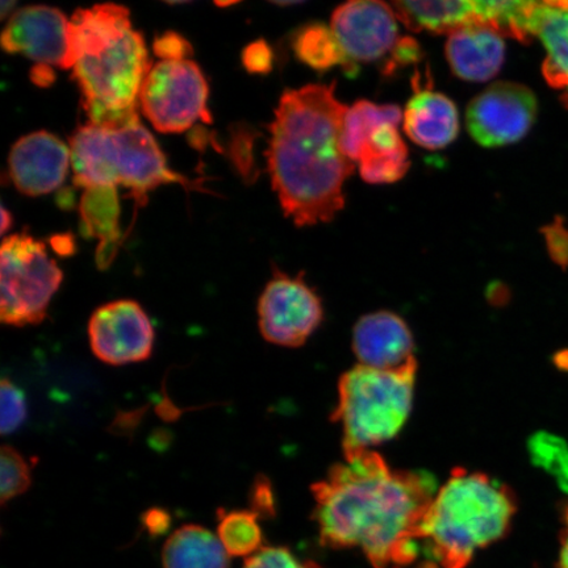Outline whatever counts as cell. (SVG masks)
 Masks as SVG:
<instances>
[{
    "mask_svg": "<svg viewBox=\"0 0 568 568\" xmlns=\"http://www.w3.org/2000/svg\"><path fill=\"white\" fill-rule=\"evenodd\" d=\"M436 494L429 474L394 470L374 450L353 454L312 486L320 539L359 548L375 568L408 567Z\"/></svg>",
    "mask_w": 568,
    "mask_h": 568,
    "instance_id": "6da1fadb",
    "label": "cell"
},
{
    "mask_svg": "<svg viewBox=\"0 0 568 568\" xmlns=\"http://www.w3.org/2000/svg\"><path fill=\"white\" fill-rule=\"evenodd\" d=\"M347 109L335 83L284 91L275 109L268 173L284 215L297 226L329 223L344 209V183L354 172L341 149Z\"/></svg>",
    "mask_w": 568,
    "mask_h": 568,
    "instance_id": "7a4b0ae2",
    "label": "cell"
},
{
    "mask_svg": "<svg viewBox=\"0 0 568 568\" xmlns=\"http://www.w3.org/2000/svg\"><path fill=\"white\" fill-rule=\"evenodd\" d=\"M69 34L71 69L89 124L139 123L140 92L152 65L144 39L133 30L130 10L115 3L77 10Z\"/></svg>",
    "mask_w": 568,
    "mask_h": 568,
    "instance_id": "3957f363",
    "label": "cell"
},
{
    "mask_svg": "<svg viewBox=\"0 0 568 568\" xmlns=\"http://www.w3.org/2000/svg\"><path fill=\"white\" fill-rule=\"evenodd\" d=\"M516 513V495L507 485L486 474L456 468L425 516L428 564L466 568L475 552L507 536Z\"/></svg>",
    "mask_w": 568,
    "mask_h": 568,
    "instance_id": "277c9868",
    "label": "cell"
},
{
    "mask_svg": "<svg viewBox=\"0 0 568 568\" xmlns=\"http://www.w3.org/2000/svg\"><path fill=\"white\" fill-rule=\"evenodd\" d=\"M70 152L78 187L124 186L139 205L162 184L187 183L169 169L158 142L140 122L122 128L83 125L70 139Z\"/></svg>",
    "mask_w": 568,
    "mask_h": 568,
    "instance_id": "5b68a950",
    "label": "cell"
},
{
    "mask_svg": "<svg viewBox=\"0 0 568 568\" xmlns=\"http://www.w3.org/2000/svg\"><path fill=\"white\" fill-rule=\"evenodd\" d=\"M417 366L399 372L355 366L338 382L333 422L343 428L345 457L393 439L414 403Z\"/></svg>",
    "mask_w": 568,
    "mask_h": 568,
    "instance_id": "8992f818",
    "label": "cell"
},
{
    "mask_svg": "<svg viewBox=\"0 0 568 568\" xmlns=\"http://www.w3.org/2000/svg\"><path fill=\"white\" fill-rule=\"evenodd\" d=\"M63 281L62 270L41 241L12 234L0 248V320L4 325H39Z\"/></svg>",
    "mask_w": 568,
    "mask_h": 568,
    "instance_id": "52a82bcc",
    "label": "cell"
},
{
    "mask_svg": "<svg viewBox=\"0 0 568 568\" xmlns=\"http://www.w3.org/2000/svg\"><path fill=\"white\" fill-rule=\"evenodd\" d=\"M209 83L194 61H160L142 83V113L162 133H181L197 120L211 123Z\"/></svg>",
    "mask_w": 568,
    "mask_h": 568,
    "instance_id": "ba28073f",
    "label": "cell"
},
{
    "mask_svg": "<svg viewBox=\"0 0 568 568\" xmlns=\"http://www.w3.org/2000/svg\"><path fill=\"white\" fill-rule=\"evenodd\" d=\"M258 328L267 343L300 347L324 318L322 300L303 275L276 273L258 301Z\"/></svg>",
    "mask_w": 568,
    "mask_h": 568,
    "instance_id": "9c48e42d",
    "label": "cell"
},
{
    "mask_svg": "<svg viewBox=\"0 0 568 568\" xmlns=\"http://www.w3.org/2000/svg\"><path fill=\"white\" fill-rule=\"evenodd\" d=\"M536 116L535 92L521 83L496 82L473 99L466 123L478 144L499 148L527 136Z\"/></svg>",
    "mask_w": 568,
    "mask_h": 568,
    "instance_id": "30bf717a",
    "label": "cell"
},
{
    "mask_svg": "<svg viewBox=\"0 0 568 568\" xmlns=\"http://www.w3.org/2000/svg\"><path fill=\"white\" fill-rule=\"evenodd\" d=\"M88 333L91 352L110 366L140 364L151 358L154 349V326L134 301H115L97 308Z\"/></svg>",
    "mask_w": 568,
    "mask_h": 568,
    "instance_id": "8fae6325",
    "label": "cell"
},
{
    "mask_svg": "<svg viewBox=\"0 0 568 568\" xmlns=\"http://www.w3.org/2000/svg\"><path fill=\"white\" fill-rule=\"evenodd\" d=\"M70 19L49 6H27L11 13L2 33L7 53L24 54L38 65L71 68Z\"/></svg>",
    "mask_w": 568,
    "mask_h": 568,
    "instance_id": "7c38bea8",
    "label": "cell"
},
{
    "mask_svg": "<svg viewBox=\"0 0 568 568\" xmlns=\"http://www.w3.org/2000/svg\"><path fill=\"white\" fill-rule=\"evenodd\" d=\"M331 30L355 70V63L375 62L390 52L399 40L397 18L390 4L357 0L337 7Z\"/></svg>",
    "mask_w": 568,
    "mask_h": 568,
    "instance_id": "4fadbf2b",
    "label": "cell"
},
{
    "mask_svg": "<svg viewBox=\"0 0 568 568\" xmlns=\"http://www.w3.org/2000/svg\"><path fill=\"white\" fill-rule=\"evenodd\" d=\"M69 166L70 146L45 131L18 140L9 159L11 180L20 193L28 196L45 195L59 189Z\"/></svg>",
    "mask_w": 568,
    "mask_h": 568,
    "instance_id": "5bb4252c",
    "label": "cell"
},
{
    "mask_svg": "<svg viewBox=\"0 0 568 568\" xmlns=\"http://www.w3.org/2000/svg\"><path fill=\"white\" fill-rule=\"evenodd\" d=\"M353 351L359 365L376 371L399 372L417 366L414 336L394 312L379 311L359 318L353 331Z\"/></svg>",
    "mask_w": 568,
    "mask_h": 568,
    "instance_id": "9a60e30c",
    "label": "cell"
},
{
    "mask_svg": "<svg viewBox=\"0 0 568 568\" xmlns=\"http://www.w3.org/2000/svg\"><path fill=\"white\" fill-rule=\"evenodd\" d=\"M415 95L403 113L404 131L416 145L437 151L450 145L459 132V113L450 98L414 81Z\"/></svg>",
    "mask_w": 568,
    "mask_h": 568,
    "instance_id": "2e32d148",
    "label": "cell"
},
{
    "mask_svg": "<svg viewBox=\"0 0 568 568\" xmlns=\"http://www.w3.org/2000/svg\"><path fill=\"white\" fill-rule=\"evenodd\" d=\"M446 59L460 80L487 82L499 73L506 59L503 36L493 28L474 24L449 36Z\"/></svg>",
    "mask_w": 568,
    "mask_h": 568,
    "instance_id": "e0dca14e",
    "label": "cell"
},
{
    "mask_svg": "<svg viewBox=\"0 0 568 568\" xmlns=\"http://www.w3.org/2000/svg\"><path fill=\"white\" fill-rule=\"evenodd\" d=\"M163 568H230V556L217 535L201 525H183L166 539Z\"/></svg>",
    "mask_w": 568,
    "mask_h": 568,
    "instance_id": "ac0fdd59",
    "label": "cell"
},
{
    "mask_svg": "<svg viewBox=\"0 0 568 568\" xmlns=\"http://www.w3.org/2000/svg\"><path fill=\"white\" fill-rule=\"evenodd\" d=\"M536 36L548 53L542 67L545 80L564 92L568 106V2H541Z\"/></svg>",
    "mask_w": 568,
    "mask_h": 568,
    "instance_id": "d6986e66",
    "label": "cell"
},
{
    "mask_svg": "<svg viewBox=\"0 0 568 568\" xmlns=\"http://www.w3.org/2000/svg\"><path fill=\"white\" fill-rule=\"evenodd\" d=\"M397 20L412 32L452 34L462 28L479 24L475 2H394Z\"/></svg>",
    "mask_w": 568,
    "mask_h": 568,
    "instance_id": "ffe728a7",
    "label": "cell"
},
{
    "mask_svg": "<svg viewBox=\"0 0 568 568\" xmlns=\"http://www.w3.org/2000/svg\"><path fill=\"white\" fill-rule=\"evenodd\" d=\"M403 113L400 106L395 104L359 101L349 106L341 133V149L346 158L358 161L374 131L385 124L399 125Z\"/></svg>",
    "mask_w": 568,
    "mask_h": 568,
    "instance_id": "44dd1931",
    "label": "cell"
},
{
    "mask_svg": "<svg viewBox=\"0 0 568 568\" xmlns=\"http://www.w3.org/2000/svg\"><path fill=\"white\" fill-rule=\"evenodd\" d=\"M541 2H510V0H480L475 10L480 26L493 28L501 36H509L521 42H529L537 32V20Z\"/></svg>",
    "mask_w": 568,
    "mask_h": 568,
    "instance_id": "7402d4cb",
    "label": "cell"
},
{
    "mask_svg": "<svg viewBox=\"0 0 568 568\" xmlns=\"http://www.w3.org/2000/svg\"><path fill=\"white\" fill-rule=\"evenodd\" d=\"M83 223L88 231L98 234L103 245L99 247L98 266L106 268L111 265L115 253L112 252L111 241L115 239L118 224V199L115 189L88 190L81 205Z\"/></svg>",
    "mask_w": 568,
    "mask_h": 568,
    "instance_id": "603a6c76",
    "label": "cell"
},
{
    "mask_svg": "<svg viewBox=\"0 0 568 568\" xmlns=\"http://www.w3.org/2000/svg\"><path fill=\"white\" fill-rule=\"evenodd\" d=\"M294 52L297 60L317 71L343 65L352 71L349 61L341 48L335 33L324 24H310L295 34Z\"/></svg>",
    "mask_w": 568,
    "mask_h": 568,
    "instance_id": "cb8c5ba5",
    "label": "cell"
},
{
    "mask_svg": "<svg viewBox=\"0 0 568 568\" xmlns=\"http://www.w3.org/2000/svg\"><path fill=\"white\" fill-rule=\"evenodd\" d=\"M258 518L251 509L217 510V537L230 557H252L264 548Z\"/></svg>",
    "mask_w": 568,
    "mask_h": 568,
    "instance_id": "d4e9b609",
    "label": "cell"
},
{
    "mask_svg": "<svg viewBox=\"0 0 568 568\" xmlns=\"http://www.w3.org/2000/svg\"><path fill=\"white\" fill-rule=\"evenodd\" d=\"M359 173L368 183L386 184L400 181L410 166L407 145L361 154Z\"/></svg>",
    "mask_w": 568,
    "mask_h": 568,
    "instance_id": "484cf974",
    "label": "cell"
},
{
    "mask_svg": "<svg viewBox=\"0 0 568 568\" xmlns=\"http://www.w3.org/2000/svg\"><path fill=\"white\" fill-rule=\"evenodd\" d=\"M532 464L556 477L558 485L568 494V444L548 432H538L528 443Z\"/></svg>",
    "mask_w": 568,
    "mask_h": 568,
    "instance_id": "4316f807",
    "label": "cell"
},
{
    "mask_svg": "<svg viewBox=\"0 0 568 568\" xmlns=\"http://www.w3.org/2000/svg\"><path fill=\"white\" fill-rule=\"evenodd\" d=\"M32 485V467L12 446L0 450V499L6 503L23 495Z\"/></svg>",
    "mask_w": 568,
    "mask_h": 568,
    "instance_id": "83f0119b",
    "label": "cell"
},
{
    "mask_svg": "<svg viewBox=\"0 0 568 568\" xmlns=\"http://www.w3.org/2000/svg\"><path fill=\"white\" fill-rule=\"evenodd\" d=\"M0 407H2V417H0L2 428L0 429L3 436L11 435L26 422L28 408L23 390L7 378H3L0 385Z\"/></svg>",
    "mask_w": 568,
    "mask_h": 568,
    "instance_id": "f1b7e54d",
    "label": "cell"
},
{
    "mask_svg": "<svg viewBox=\"0 0 568 568\" xmlns=\"http://www.w3.org/2000/svg\"><path fill=\"white\" fill-rule=\"evenodd\" d=\"M244 568H322L312 562H303L287 548L264 546L246 559Z\"/></svg>",
    "mask_w": 568,
    "mask_h": 568,
    "instance_id": "f546056e",
    "label": "cell"
},
{
    "mask_svg": "<svg viewBox=\"0 0 568 568\" xmlns=\"http://www.w3.org/2000/svg\"><path fill=\"white\" fill-rule=\"evenodd\" d=\"M546 247L554 264L562 270L568 268V230L562 217H556L541 230Z\"/></svg>",
    "mask_w": 568,
    "mask_h": 568,
    "instance_id": "4dcf8cb0",
    "label": "cell"
},
{
    "mask_svg": "<svg viewBox=\"0 0 568 568\" xmlns=\"http://www.w3.org/2000/svg\"><path fill=\"white\" fill-rule=\"evenodd\" d=\"M422 59L423 51L420 44L414 38L404 36V38L397 40L393 52L389 53V60L383 73L394 74L399 69L420 62Z\"/></svg>",
    "mask_w": 568,
    "mask_h": 568,
    "instance_id": "1f68e13d",
    "label": "cell"
},
{
    "mask_svg": "<svg viewBox=\"0 0 568 568\" xmlns=\"http://www.w3.org/2000/svg\"><path fill=\"white\" fill-rule=\"evenodd\" d=\"M248 504H251V510L260 518H270L275 515L273 486L265 475L255 477L248 493Z\"/></svg>",
    "mask_w": 568,
    "mask_h": 568,
    "instance_id": "d6a6232c",
    "label": "cell"
},
{
    "mask_svg": "<svg viewBox=\"0 0 568 568\" xmlns=\"http://www.w3.org/2000/svg\"><path fill=\"white\" fill-rule=\"evenodd\" d=\"M153 49L161 61L189 60L187 57L193 52L190 42L175 32H166L154 40Z\"/></svg>",
    "mask_w": 568,
    "mask_h": 568,
    "instance_id": "836d02e7",
    "label": "cell"
},
{
    "mask_svg": "<svg viewBox=\"0 0 568 568\" xmlns=\"http://www.w3.org/2000/svg\"><path fill=\"white\" fill-rule=\"evenodd\" d=\"M243 63L248 73L267 74L273 69L274 53L266 41H254L243 52Z\"/></svg>",
    "mask_w": 568,
    "mask_h": 568,
    "instance_id": "e575fe53",
    "label": "cell"
},
{
    "mask_svg": "<svg viewBox=\"0 0 568 568\" xmlns=\"http://www.w3.org/2000/svg\"><path fill=\"white\" fill-rule=\"evenodd\" d=\"M142 521L153 536H161L170 528V515L161 508L149 509Z\"/></svg>",
    "mask_w": 568,
    "mask_h": 568,
    "instance_id": "d590c367",
    "label": "cell"
},
{
    "mask_svg": "<svg viewBox=\"0 0 568 568\" xmlns=\"http://www.w3.org/2000/svg\"><path fill=\"white\" fill-rule=\"evenodd\" d=\"M32 81L38 87H49L54 81L53 68L47 65H36L32 69Z\"/></svg>",
    "mask_w": 568,
    "mask_h": 568,
    "instance_id": "8d00e7d4",
    "label": "cell"
},
{
    "mask_svg": "<svg viewBox=\"0 0 568 568\" xmlns=\"http://www.w3.org/2000/svg\"><path fill=\"white\" fill-rule=\"evenodd\" d=\"M565 528L560 532L558 568H568V506L564 510Z\"/></svg>",
    "mask_w": 568,
    "mask_h": 568,
    "instance_id": "74e56055",
    "label": "cell"
},
{
    "mask_svg": "<svg viewBox=\"0 0 568 568\" xmlns=\"http://www.w3.org/2000/svg\"><path fill=\"white\" fill-rule=\"evenodd\" d=\"M11 224H12V219L9 213V210L3 207L2 209V233H6L7 231H9Z\"/></svg>",
    "mask_w": 568,
    "mask_h": 568,
    "instance_id": "f35d334b",
    "label": "cell"
},
{
    "mask_svg": "<svg viewBox=\"0 0 568 568\" xmlns=\"http://www.w3.org/2000/svg\"><path fill=\"white\" fill-rule=\"evenodd\" d=\"M557 358L558 367L566 368V371H568V352L559 353Z\"/></svg>",
    "mask_w": 568,
    "mask_h": 568,
    "instance_id": "ab89813d",
    "label": "cell"
},
{
    "mask_svg": "<svg viewBox=\"0 0 568 568\" xmlns=\"http://www.w3.org/2000/svg\"><path fill=\"white\" fill-rule=\"evenodd\" d=\"M16 2H6V0H3L2 2V19H6L7 16H9L10 13V10L12 11L13 7H16Z\"/></svg>",
    "mask_w": 568,
    "mask_h": 568,
    "instance_id": "60d3db41",
    "label": "cell"
},
{
    "mask_svg": "<svg viewBox=\"0 0 568 568\" xmlns=\"http://www.w3.org/2000/svg\"><path fill=\"white\" fill-rule=\"evenodd\" d=\"M276 6L281 7H287V6H295L297 2H275Z\"/></svg>",
    "mask_w": 568,
    "mask_h": 568,
    "instance_id": "b9f144b4",
    "label": "cell"
}]
</instances>
